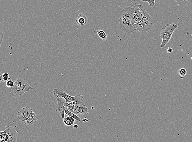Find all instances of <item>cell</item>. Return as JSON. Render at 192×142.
<instances>
[{
  "label": "cell",
  "instance_id": "15",
  "mask_svg": "<svg viewBox=\"0 0 192 142\" xmlns=\"http://www.w3.org/2000/svg\"><path fill=\"white\" fill-rule=\"evenodd\" d=\"M65 113L66 114L68 115V116H70L71 117H72V118H73L75 120H76V121L79 122H80L81 121V118H80L78 116H77V115L75 114L74 113H72V112H71L67 110L66 109L65 110Z\"/></svg>",
  "mask_w": 192,
  "mask_h": 142
},
{
  "label": "cell",
  "instance_id": "26",
  "mask_svg": "<svg viewBox=\"0 0 192 142\" xmlns=\"http://www.w3.org/2000/svg\"><path fill=\"white\" fill-rule=\"evenodd\" d=\"M184 1L186 2V1H189V2L192 3V0H183Z\"/></svg>",
  "mask_w": 192,
  "mask_h": 142
},
{
  "label": "cell",
  "instance_id": "17",
  "mask_svg": "<svg viewBox=\"0 0 192 142\" xmlns=\"http://www.w3.org/2000/svg\"><path fill=\"white\" fill-rule=\"evenodd\" d=\"M0 79H1V82H6L10 79L9 74L8 73H4L3 74L0 76Z\"/></svg>",
  "mask_w": 192,
  "mask_h": 142
},
{
  "label": "cell",
  "instance_id": "12",
  "mask_svg": "<svg viewBox=\"0 0 192 142\" xmlns=\"http://www.w3.org/2000/svg\"><path fill=\"white\" fill-rule=\"evenodd\" d=\"M62 97H57V101L58 105V111L61 113L63 111L66 110L65 106H64V99Z\"/></svg>",
  "mask_w": 192,
  "mask_h": 142
},
{
  "label": "cell",
  "instance_id": "9",
  "mask_svg": "<svg viewBox=\"0 0 192 142\" xmlns=\"http://www.w3.org/2000/svg\"><path fill=\"white\" fill-rule=\"evenodd\" d=\"M89 112V108L87 107L85 105L76 103L73 113L77 116L88 114Z\"/></svg>",
  "mask_w": 192,
  "mask_h": 142
},
{
  "label": "cell",
  "instance_id": "5",
  "mask_svg": "<svg viewBox=\"0 0 192 142\" xmlns=\"http://www.w3.org/2000/svg\"><path fill=\"white\" fill-rule=\"evenodd\" d=\"M52 94L56 97H62L66 101V103L75 102L76 103L85 105L83 100V96L80 94H77L74 97L71 96L59 88L54 89Z\"/></svg>",
  "mask_w": 192,
  "mask_h": 142
},
{
  "label": "cell",
  "instance_id": "11",
  "mask_svg": "<svg viewBox=\"0 0 192 142\" xmlns=\"http://www.w3.org/2000/svg\"><path fill=\"white\" fill-rule=\"evenodd\" d=\"M37 117L35 113H33L26 120L23 122L24 124L32 125L37 122Z\"/></svg>",
  "mask_w": 192,
  "mask_h": 142
},
{
  "label": "cell",
  "instance_id": "22",
  "mask_svg": "<svg viewBox=\"0 0 192 142\" xmlns=\"http://www.w3.org/2000/svg\"><path fill=\"white\" fill-rule=\"evenodd\" d=\"M173 49L171 47H169L167 50V52L168 53H170L173 52Z\"/></svg>",
  "mask_w": 192,
  "mask_h": 142
},
{
  "label": "cell",
  "instance_id": "21",
  "mask_svg": "<svg viewBox=\"0 0 192 142\" xmlns=\"http://www.w3.org/2000/svg\"><path fill=\"white\" fill-rule=\"evenodd\" d=\"M4 37V35L3 32L2 31H1V33H0V39H1V43H2V42L3 41V39Z\"/></svg>",
  "mask_w": 192,
  "mask_h": 142
},
{
  "label": "cell",
  "instance_id": "8",
  "mask_svg": "<svg viewBox=\"0 0 192 142\" xmlns=\"http://www.w3.org/2000/svg\"><path fill=\"white\" fill-rule=\"evenodd\" d=\"M4 132L9 137V142H16L17 141V131L13 127H7Z\"/></svg>",
  "mask_w": 192,
  "mask_h": 142
},
{
  "label": "cell",
  "instance_id": "1",
  "mask_svg": "<svg viewBox=\"0 0 192 142\" xmlns=\"http://www.w3.org/2000/svg\"><path fill=\"white\" fill-rule=\"evenodd\" d=\"M135 9L128 7L121 10L119 13V26L123 32L132 33L136 31L131 23Z\"/></svg>",
  "mask_w": 192,
  "mask_h": 142
},
{
  "label": "cell",
  "instance_id": "2",
  "mask_svg": "<svg viewBox=\"0 0 192 142\" xmlns=\"http://www.w3.org/2000/svg\"><path fill=\"white\" fill-rule=\"evenodd\" d=\"M14 86L11 88V92L10 93L11 96L18 98L24 93L33 90V88L30 86L25 80V78L22 75H19L18 78L14 80Z\"/></svg>",
  "mask_w": 192,
  "mask_h": 142
},
{
  "label": "cell",
  "instance_id": "4",
  "mask_svg": "<svg viewBox=\"0 0 192 142\" xmlns=\"http://www.w3.org/2000/svg\"><path fill=\"white\" fill-rule=\"evenodd\" d=\"M154 23L152 17L147 12L141 21L133 25L135 30L139 32H147L151 31Z\"/></svg>",
  "mask_w": 192,
  "mask_h": 142
},
{
  "label": "cell",
  "instance_id": "16",
  "mask_svg": "<svg viewBox=\"0 0 192 142\" xmlns=\"http://www.w3.org/2000/svg\"><path fill=\"white\" fill-rule=\"evenodd\" d=\"M97 34L98 36L103 40L105 41L107 39V35L106 32L102 30H99L97 31Z\"/></svg>",
  "mask_w": 192,
  "mask_h": 142
},
{
  "label": "cell",
  "instance_id": "18",
  "mask_svg": "<svg viewBox=\"0 0 192 142\" xmlns=\"http://www.w3.org/2000/svg\"><path fill=\"white\" fill-rule=\"evenodd\" d=\"M187 73V70L184 68H182L178 70V73L182 78L186 76Z\"/></svg>",
  "mask_w": 192,
  "mask_h": 142
},
{
  "label": "cell",
  "instance_id": "13",
  "mask_svg": "<svg viewBox=\"0 0 192 142\" xmlns=\"http://www.w3.org/2000/svg\"><path fill=\"white\" fill-rule=\"evenodd\" d=\"M76 104V103L75 102L65 103H64V106H65L66 109L67 110L73 113V111L74 110Z\"/></svg>",
  "mask_w": 192,
  "mask_h": 142
},
{
  "label": "cell",
  "instance_id": "25",
  "mask_svg": "<svg viewBox=\"0 0 192 142\" xmlns=\"http://www.w3.org/2000/svg\"><path fill=\"white\" fill-rule=\"evenodd\" d=\"M73 128H77L79 127V126L77 125V124H75L74 125H73Z\"/></svg>",
  "mask_w": 192,
  "mask_h": 142
},
{
  "label": "cell",
  "instance_id": "14",
  "mask_svg": "<svg viewBox=\"0 0 192 142\" xmlns=\"http://www.w3.org/2000/svg\"><path fill=\"white\" fill-rule=\"evenodd\" d=\"M74 119L72 118L70 116H68L64 118V124L67 126H71L75 123V121Z\"/></svg>",
  "mask_w": 192,
  "mask_h": 142
},
{
  "label": "cell",
  "instance_id": "20",
  "mask_svg": "<svg viewBox=\"0 0 192 142\" xmlns=\"http://www.w3.org/2000/svg\"><path fill=\"white\" fill-rule=\"evenodd\" d=\"M142 2H147L148 3L150 7H154L155 4L156 0H141Z\"/></svg>",
  "mask_w": 192,
  "mask_h": 142
},
{
  "label": "cell",
  "instance_id": "3",
  "mask_svg": "<svg viewBox=\"0 0 192 142\" xmlns=\"http://www.w3.org/2000/svg\"><path fill=\"white\" fill-rule=\"evenodd\" d=\"M178 27V25L173 23L166 24L160 30V37L162 41L160 45L162 48L167 45L170 41L174 31Z\"/></svg>",
  "mask_w": 192,
  "mask_h": 142
},
{
  "label": "cell",
  "instance_id": "6",
  "mask_svg": "<svg viewBox=\"0 0 192 142\" xmlns=\"http://www.w3.org/2000/svg\"><path fill=\"white\" fill-rule=\"evenodd\" d=\"M133 7L135 9L131 20V23L133 24H136L141 21L145 14L147 13V11L143 5L137 3H134L133 5Z\"/></svg>",
  "mask_w": 192,
  "mask_h": 142
},
{
  "label": "cell",
  "instance_id": "10",
  "mask_svg": "<svg viewBox=\"0 0 192 142\" xmlns=\"http://www.w3.org/2000/svg\"><path fill=\"white\" fill-rule=\"evenodd\" d=\"M88 18L86 15L81 12H80V13L76 19V22L78 25L82 26L86 25L88 22Z\"/></svg>",
  "mask_w": 192,
  "mask_h": 142
},
{
  "label": "cell",
  "instance_id": "7",
  "mask_svg": "<svg viewBox=\"0 0 192 142\" xmlns=\"http://www.w3.org/2000/svg\"><path fill=\"white\" fill-rule=\"evenodd\" d=\"M34 112L33 110L29 106L26 105L25 107L22 108L18 113V119L21 121L23 122L26 119Z\"/></svg>",
  "mask_w": 192,
  "mask_h": 142
},
{
  "label": "cell",
  "instance_id": "19",
  "mask_svg": "<svg viewBox=\"0 0 192 142\" xmlns=\"http://www.w3.org/2000/svg\"><path fill=\"white\" fill-rule=\"evenodd\" d=\"M5 85H6L7 87L11 88L14 86V80H12L10 79L8 80L6 82Z\"/></svg>",
  "mask_w": 192,
  "mask_h": 142
},
{
  "label": "cell",
  "instance_id": "27",
  "mask_svg": "<svg viewBox=\"0 0 192 142\" xmlns=\"http://www.w3.org/2000/svg\"><path fill=\"white\" fill-rule=\"evenodd\" d=\"M191 60H192V56H191Z\"/></svg>",
  "mask_w": 192,
  "mask_h": 142
},
{
  "label": "cell",
  "instance_id": "23",
  "mask_svg": "<svg viewBox=\"0 0 192 142\" xmlns=\"http://www.w3.org/2000/svg\"><path fill=\"white\" fill-rule=\"evenodd\" d=\"M65 110L61 112V116L63 118H65Z\"/></svg>",
  "mask_w": 192,
  "mask_h": 142
},
{
  "label": "cell",
  "instance_id": "24",
  "mask_svg": "<svg viewBox=\"0 0 192 142\" xmlns=\"http://www.w3.org/2000/svg\"><path fill=\"white\" fill-rule=\"evenodd\" d=\"M82 121L84 122H88V120L87 118H84L83 119Z\"/></svg>",
  "mask_w": 192,
  "mask_h": 142
}]
</instances>
